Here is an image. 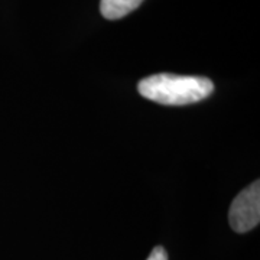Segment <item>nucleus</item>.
<instances>
[{"label":"nucleus","instance_id":"obj_1","mask_svg":"<svg viewBox=\"0 0 260 260\" xmlns=\"http://www.w3.org/2000/svg\"><path fill=\"white\" fill-rule=\"evenodd\" d=\"M138 90L142 97L164 106H186L210 97L214 84L205 77L162 73L140 80Z\"/></svg>","mask_w":260,"mask_h":260},{"label":"nucleus","instance_id":"obj_3","mask_svg":"<svg viewBox=\"0 0 260 260\" xmlns=\"http://www.w3.org/2000/svg\"><path fill=\"white\" fill-rule=\"evenodd\" d=\"M143 0H102L100 13L103 18L116 20L127 16L135 9H138Z\"/></svg>","mask_w":260,"mask_h":260},{"label":"nucleus","instance_id":"obj_4","mask_svg":"<svg viewBox=\"0 0 260 260\" xmlns=\"http://www.w3.org/2000/svg\"><path fill=\"white\" fill-rule=\"evenodd\" d=\"M148 260H168V253L162 246H156L149 254Z\"/></svg>","mask_w":260,"mask_h":260},{"label":"nucleus","instance_id":"obj_2","mask_svg":"<svg viewBox=\"0 0 260 260\" xmlns=\"http://www.w3.org/2000/svg\"><path fill=\"white\" fill-rule=\"evenodd\" d=\"M260 221V182L256 181L234 198L229 211V223L236 233L253 230Z\"/></svg>","mask_w":260,"mask_h":260}]
</instances>
